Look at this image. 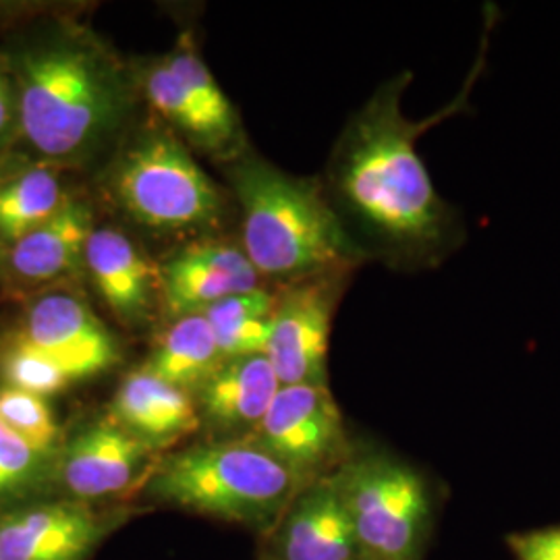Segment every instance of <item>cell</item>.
I'll return each mask as SVG.
<instances>
[{
	"label": "cell",
	"mask_w": 560,
	"mask_h": 560,
	"mask_svg": "<svg viewBox=\"0 0 560 560\" xmlns=\"http://www.w3.org/2000/svg\"><path fill=\"white\" fill-rule=\"evenodd\" d=\"M275 303L277 300L268 291L254 289V291L224 298L219 303L206 307L200 314L212 326H221V324H231V322L268 318L275 312Z\"/></svg>",
	"instance_id": "26"
},
{
	"label": "cell",
	"mask_w": 560,
	"mask_h": 560,
	"mask_svg": "<svg viewBox=\"0 0 560 560\" xmlns=\"http://www.w3.org/2000/svg\"><path fill=\"white\" fill-rule=\"evenodd\" d=\"M347 275L293 282L275 303L266 358L282 386L328 384V347Z\"/></svg>",
	"instance_id": "8"
},
{
	"label": "cell",
	"mask_w": 560,
	"mask_h": 560,
	"mask_svg": "<svg viewBox=\"0 0 560 560\" xmlns=\"http://www.w3.org/2000/svg\"><path fill=\"white\" fill-rule=\"evenodd\" d=\"M106 529L88 502H27L0 513V560H85Z\"/></svg>",
	"instance_id": "10"
},
{
	"label": "cell",
	"mask_w": 560,
	"mask_h": 560,
	"mask_svg": "<svg viewBox=\"0 0 560 560\" xmlns=\"http://www.w3.org/2000/svg\"><path fill=\"white\" fill-rule=\"evenodd\" d=\"M92 231L94 214L90 206L67 196L48 221L7 247L2 284L18 293L57 284L83 266V252Z\"/></svg>",
	"instance_id": "11"
},
{
	"label": "cell",
	"mask_w": 560,
	"mask_h": 560,
	"mask_svg": "<svg viewBox=\"0 0 560 560\" xmlns=\"http://www.w3.org/2000/svg\"><path fill=\"white\" fill-rule=\"evenodd\" d=\"M0 421L34 451L52 459L59 457L60 428L48 399L2 384Z\"/></svg>",
	"instance_id": "22"
},
{
	"label": "cell",
	"mask_w": 560,
	"mask_h": 560,
	"mask_svg": "<svg viewBox=\"0 0 560 560\" xmlns=\"http://www.w3.org/2000/svg\"><path fill=\"white\" fill-rule=\"evenodd\" d=\"M117 425L148 444L168 442L198 428V411L187 390L140 370L129 374L113 400Z\"/></svg>",
	"instance_id": "16"
},
{
	"label": "cell",
	"mask_w": 560,
	"mask_h": 560,
	"mask_svg": "<svg viewBox=\"0 0 560 560\" xmlns=\"http://www.w3.org/2000/svg\"><path fill=\"white\" fill-rule=\"evenodd\" d=\"M67 196L57 166L40 161L0 162V245L7 249L48 221Z\"/></svg>",
	"instance_id": "18"
},
{
	"label": "cell",
	"mask_w": 560,
	"mask_h": 560,
	"mask_svg": "<svg viewBox=\"0 0 560 560\" xmlns=\"http://www.w3.org/2000/svg\"><path fill=\"white\" fill-rule=\"evenodd\" d=\"M480 50L459 94L439 113L411 120L402 96L413 73L384 81L345 125L328 164L326 194L351 237L368 258L421 272L453 258L467 240L459 208L444 200L418 152V140L432 127L471 110V90L488 57L497 11L483 23Z\"/></svg>",
	"instance_id": "1"
},
{
	"label": "cell",
	"mask_w": 560,
	"mask_h": 560,
	"mask_svg": "<svg viewBox=\"0 0 560 560\" xmlns=\"http://www.w3.org/2000/svg\"><path fill=\"white\" fill-rule=\"evenodd\" d=\"M152 448L117 423H96L59 451L55 476L73 501H96L129 488Z\"/></svg>",
	"instance_id": "13"
},
{
	"label": "cell",
	"mask_w": 560,
	"mask_h": 560,
	"mask_svg": "<svg viewBox=\"0 0 560 560\" xmlns=\"http://www.w3.org/2000/svg\"><path fill=\"white\" fill-rule=\"evenodd\" d=\"M0 378L7 386L44 399L59 395L71 384V378L57 361L13 335L0 345Z\"/></svg>",
	"instance_id": "23"
},
{
	"label": "cell",
	"mask_w": 560,
	"mask_h": 560,
	"mask_svg": "<svg viewBox=\"0 0 560 560\" xmlns=\"http://www.w3.org/2000/svg\"><path fill=\"white\" fill-rule=\"evenodd\" d=\"M13 337L57 361L71 382L96 376L119 360L117 340L78 295L40 291L27 301Z\"/></svg>",
	"instance_id": "9"
},
{
	"label": "cell",
	"mask_w": 560,
	"mask_h": 560,
	"mask_svg": "<svg viewBox=\"0 0 560 560\" xmlns=\"http://www.w3.org/2000/svg\"><path fill=\"white\" fill-rule=\"evenodd\" d=\"M280 386L266 355L226 360L201 386V409L221 428H258Z\"/></svg>",
	"instance_id": "17"
},
{
	"label": "cell",
	"mask_w": 560,
	"mask_h": 560,
	"mask_svg": "<svg viewBox=\"0 0 560 560\" xmlns=\"http://www.w3.org/2000/svg\"><path fill=\"white\" fill-rule=\"evenodd\" d=\"M279 560H360L335 476L307 483L280 520Z\"/></svg>",
	"instance_id": "15"
},
{
	"label": "cell",
	"mask_w": 560,
	"mask_h": 560,
	"mask_svg": "<svg viewBox=\"0 0 560 560\" xmlns=\"http://www.w3.org/2000/svg\"><path fill=\"white\" fill-rule=\"evenodd\" d=\"M141 88L152 108L189 140L200 143L201 148L226 150L235 143L206 115L179 75L166 65V60H156L143 69Z\"/></svg>",
	"instance_id": "20"
},
{
	"label": "cell",
	"mask_w": 560,
	"mask_h": 560,
	"mask_svg": "<svg viewBox=\"0 0 560 560\" xmlns=\"http://www.w3.org/2000/svg\"><path fill=\"white\" fill-rule=\"evenodd\" d=\"M258 432V446L307 483L349 459L345 421L328 384L280 386Z\"/></svg>",
	"instance_id": "7"
},
{
	"label": "cell",
	"mask_w": 560,
	"mask_h": 560,
	"mask_svg": "<svg viewBox=\"0 0 560 560\" xmlns=\"http://www.w3.org/2000/svg\"><path fill=\"white\" fill-rule=\"evenodd\" d=\"M243 214V252L272 279L349 275L368 260L318 180L268 162L243 161L231 173Z\"/></svg>",
	"instance_id": "3"
},
{
	"label": "cell",
	"mask_w": 560,
	"mask_h": 560,
	"mask_svg": "<svg viewBox=\"0 0 560 560\" xmlns=\"http://www.w3.org/2000/svg\"><path fill=\"white\" fill-rule=\"evenodd\" d=\"M18 94V141L50 166L85 162L115 136L127 113V85L90 36L40 21L0 46Z\"/></svg>",
	"instance_id": "2"
},
{
	"label": "cell",
	"mask_w": 560,
	"mask_h": 560,
	"mask_svg": "<svg viewBox=\"0 0 560 560\" xmlns=\"http://www.w3.org/2000/svg\"><path fill=\"white\" fill-rule=\"evenodd\" d=\"M224 361L212 324L201 314H189L164 330L143 370L187 390L191 386L201 388Z\"/></svg>",
	"instance_id": "19"
},
{
	"label": "cell",
	"mask_w": 560,
	"mask_h": 560,
	"mask_svg": "<svg viewBox=\"0 0 560 560\" xmlns=\"http://www.w3.org/2000/svg\"><path fill=\"white\" fill-rule=\"evenodd\" d=\"M360 560H420L432 515L430 490L409 463L365 453L332 471Z\"/></svg>",
	"instance_id": "5"
},
{
	"label": "cell",
	"mask_w": 560,
	"mask_h": 560,
	"mask_svg": "<svg viewBox=\"0 0 560 560\" xmlns=\"http://www.w3.org/2000/svg\"><path fill=\"white\" fill-rule=\"evenodd\" d=\"M4 258H7V249L0 245V287H2V279H4Z\"/></svg>",
	"instance_id": "29"
},
{
	"label": "cell",
	"mask_w": 560,
	"mask_h": 560,
	"mask_svg": "<svg viewBox=\"0 0 560 560\" xmlns=\"http://www.w3.org/2000/svg\"><path fill=\"white\" fill-rule=\"evenodd\" d=\"M515 560H560V523L509 536Z\"/></svg>",
	"instance_id": "27"
},
{
	"label": "cell",
	"mask_w": 560,
	"mask_h": 560,
	"mask_svg": "<svg viewBox=\"0 0 560 560\" xmlns=\"http://www.w3.org/2000/svg\"><path fill=\"white\" fill-rule=\"evenodd\" d=\"M307 481L261 446L222 442L164 460L150 492L187 511L247 525L284 517Z\"/></svg>",
	"instance_id": "4"
},
{
	"label": "cell",
	"mask_w": 560,
	"mask_h": 560,
	"mask_svg": "<svg viewBox=\"0 0 560 560\" xmlns=\"http://www.w3.org/2000/svg\"><path fill=\"white\" fill-rule=\"evenodd\" d=\"M55 469L57 459L34 451L0 421V513L32 501Z\"/></svg>",
	"instance_id": "21"
},
{
	"label": "cell",
	"mask_w": 560,
	"mask_h": 560,
	"mask_svg": "<svg viewBox=\"0 0 560 560\" xmlns=\"http://www.w3.org/2000/svg\"><path fill=\"white\" fill-rule=\"evenodd\" d=\"M18 141V94L7 57L0 48V154Z\"/></svg>",
	"instance_id": "28"
},
{
	"label": "cell",
	"mask_w": 560,
	"mask_h": 560,
	"mask_svg": "<svg viewBox=\"0 0 560 560\" xmlns=\"http://www.w3.org/2000/svg\"><path fill=\"white\" fill-rule=\"evenodd\" d=\"M224 360L266 355L270 339V316L212 326Z\"/></svg>",
	"instance_id": "25"
},
{
	"label": "cell",
	"mask_w": 560,
	"mask_h": 560,
	"mask_svg": "<svg viewBox=\"0 0 560 560\" xmlns=\"http://www.w3.org/2000/svg\"><path fill=\"white\" fill-rule=\"evenodd\" d=\"M110 194L120 208L154 231H189L221 214V191L171 133L143 131L110 171Z\"/></svg>",
	"instance_id": "6"
},
{
	"label": "cell",
	"mask_w": 560,
	"mask_h": 560,
	"mask_svg": "<svg viewBox=\"0 0 560 560\" xmlns=\"http://www.w3.org/2000/svg\"><path fill=\"white\" fill-rule=\"evenodd\" d=\"M254 289H260V272L245 252L224 243L187 245L161 268L162 300L173 318Z\"/></svg>",
	"instance_id": "12"
},
{
	"label": "cell",
	"mask_w": 560,
	"mask_h": 560,
	"mask_svg": "<svg viewBox=\"0 0 560 560\" xmlns=\"http://www.w3.org/2000/svg\"><path fill=\"white\" fill-rule=\"evenodd\" d=\"M164 60L179 75V80L187 85V90L206 110V115L217 122V127L224 131L231 140H237L240 138V120L235 115V108L224 96L221 85L217 83L212 71L206 67V62L200 59V55L189 44H183L177 50L166 55Z\"/></svg>",
	"instance_id": "24"
},
{
	"label": "cell",
	"mask_w": 560,
	"mask_h": 560,
	"mask_svg": "<svg viewBox=\"0 0 560 560\" xmlns=\"http://www.w3.org/2000/svg\"><path fill=\"white\" fill-rule=\"evenodd\" d=\"M83 266L108 310L127 326L148 320L161 268L117 229H94L83 252Z\"/></svg>",
	"instance_id": "14"
}]
</instances>
